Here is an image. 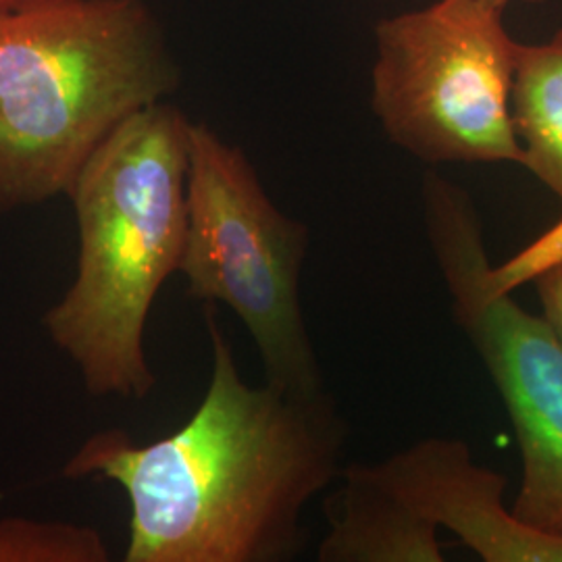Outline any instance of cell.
I'll list each match as a JSON object with an SVG mask.
<instances>
[{
	"mask_svg": "<svg viewBox=\"0 0 562 562\" xmlns=\"http://www.w3.org/2000/svg\"><path fill=\"white\" fill-rule=\"evenodd\" d=\"M23 2H27V0H0V11H4V9H13V7L23 4Z\"/></svg>",
	"mask_w": 562,
	"mask_h": 562,
	"instance_id": "13",
	"label": "cell"
},
{
	"mask_svg": "<svg viewBox=\"0 0 562 562\" xmlns=\"http://www.w3.org/2000/svg\"><path fill=\"white\" fill-rule=\"evenodd\" d=\"M510 109L522 165L562 202V30L519 44Z\"/></svg>",
	"mask_w": 562,
	"mask_h": 562,
	"instance_id": "9",
	"label": "cell"
},
{
	"mask_svg": "<svg viewBox=\"0 0 562 562\" xmlns=\"http://www.w3.org/2000/svg\"><path fill=\"white\" fill-rule=\"evenodd\" d=\"M181 69L146 0H27L0 11V215L67 196Z\"/></svg>",
	"mask_w": 562,
	"mask_h": 562,
	"instance_id": "3",
	"label": "cell"
},
{
	"mask_svg": "<svg viewBox=\"0 0 562 562\" xmlns=\"http://www.w3.org/2000/svg\"><path fill=\"white\" fill-rule=\"evenodd\" d=\"M485 4H492V7H498V9H506L510 2H542V0H480Z\"/></svg>",
	"mask_w": 562,
	"mask_h": 562,
	"instance_id": "12",
	"label": "cell"
},
{
	"mask_svg": "<svg viewBox=\"0 0 562 562\" xmlns=\"http://www.w3.org/2000/svg\"><path fill=\"white\" fill-rule=\"evenodd\" d=\"M311 232L267 194L240 146L192 121L188 229L180 261L186 294L227 306L261 357L265 380L302 401H329L302 315L301 276Z\"/></svg>",
	"mask_w": 562,
	"mask_h": 562,
	"instance_id": "4",
	"label": "cell"
},
{
	"mask_svg": "<svg viewBox=\"0 0 562 562\" xmlns=\"http://www.w3.org/2000/svg\"><path fill=\"white\" fill-rule=\"evenodd\" d=\"M423 222L454 322L477 350L517 434L522 475L513 513L562 536V344L543 317L508 294L462 188L429 173Z\"/></svg>",
	"mask_w": 562,
	"mask_h": 562,
	"instance_id": "6",
	"label": "cell"
},
{
	"mask_svg": "<svg viewBox=\"0 0 562 562\" xmlns=\"http://www.w3.org/2000/svg\"><path fill=\"white\" fill-rule=\"evenodd\" d=\"M503 15L480 0H436L378 21L371 109L387 140L434 165H522L510 109L521 42Z\"/></svg>",
	"mask_w": 562,
	"mask_h": 562,
	"instance_id": "5",
	"label": "cell"
},
{
	"mask_svg": "<svg viewBox=\"0 0 562 562\" xmlns=\"http://www.w3.org/2000/svg\"><path fill=\"white\" fill-rule=\"evenodd\" d=\"M317 561L443 562L438 527L375 482L362 462L344 467Z\"/></svg>",
	"mask_w": 562,
	"mask_h": 562,
	"instance_id": "8",
	"label": "cell"
},
{
	"mask_svg": "<svg viewBox=\"0 0 562 562\" xmlns=\"http://www.w3.org/2000/svg\"><path fill=\"white\" fill-rule=\"evenodd\" d=\"M190 125L173 102L142 109L92 153L67 192L78 267L42 325L94 398L144 401L157 385L144 338L165 281L180 271Z\"/></svg>",
	"mask_w": 562,
	"mask_h": 562,
	"instance_id": "2",
	"label": "cell"
},
{
	"mask_svg": "<svg viewBox=\"0 0 562 562\" xmlns=\"http://www.w3.org/2000/svg\"><path fill=\"white\" fill-rule=\"evenodd\" d=\"M111 548L92 525L0 519V562H109Z\"/></svg>",
	"mask_w": 562,
	"mask_h": 562,
	"instance_id": "10",
	"label": "cell"
},
{
	"mask_svg": "<svg viewBox=\"0 0 562 562\" xmlns=\"http://www.w3.org/2000/svg\"><path fill=\"white\" fill-rule=\"evenodd\" d=\"M542 317L562 344V255L552 257L538 276Z\"/></svg>",
	"mask_w": 562,
	"mask_h": 562,
	"instance_id": "11",
	"label": "cell"
},
{
	"mask_svg": "<svg viewBox=\"0 0 562 562\" xmlns=\"http://www.w3.org/2000/svg\"><path fill=\"white\" fill-rule=\"evenodd\" d=\"M204 325L211 378L188 422L155 442L97 431L60 475L123 490L125 562L292 561L306 542L304 508L340 477L346 423L334 398L250 385L213 304H204Z\"/></svg>",
	"mask_w": 562,
	"mask_h": 562,
	"instance_id": "1",
	"label": "cell"
},
{
	"mask_svg": "<svg viewBox=\"0 0 562 562\" xmlns=\"http://www.w3.org/2000/svg\"><path fill=\"white\" fill-rule=\"evenodd\" d=\"M364 469L482 561L562 562V536L536 529L506 508V480L477 464L462 440L425 438Z\"/></svg>",
	"mask_w": 562,
	"mask_h": 562,
	"instance_id": "7",
	"label": "cell"
}]
</instances>
